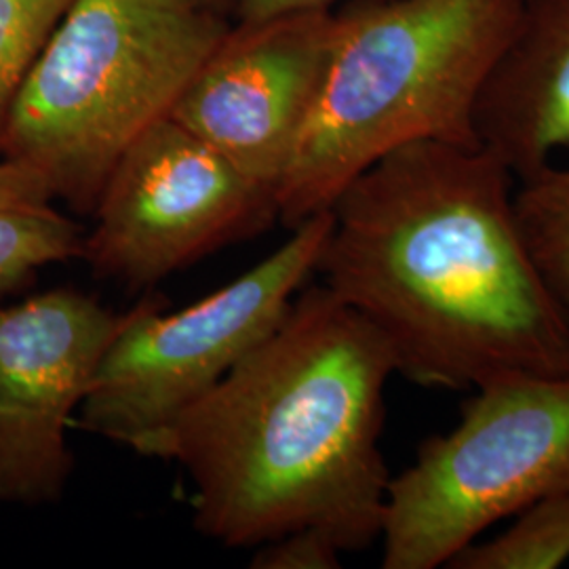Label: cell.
I'll list each match as a JSON object with an SVG mask.
<instances>
[{"mask_svg": "<svg viewBox=\"0 0 569 569\" xmlns=\"http://www.w3.org/2000/svg\"><path fill=\"white\" fill-rule=\"evenodd\" d=\"M515 173L483 146L413 142L331 204L315 272L420 387L569 376V327L515 218Z\"/></svg>", "mask_w": 569, "mask_h": 569, "instance_id": "obj_1", "label": "cell"}, {"mask_svg": "<svg viewBox=\"0 0 569 569\" xmlns=\"http://www.w3.org/2000/svg\"><path fill=\"white\" fill-rule=\"evenodd\" d=\"M392 373L385 338L315 284L216 387L131 449L186 470L194 528L228 549L317 529L342 552L363 550L387 505Z\"/></svg>", "mask_w": 569, "mask_h": 569, "instance_id": "obj_2", "label": "cell"}, {"mask_svg": "<svg viewBox=\"0 0 569 569\" xmlns=\"http://www.w3.org/2000/svg\"><path fill=\"white\" fill-rule=\"evenodd\" d=\"M521 0H359L336 13L319 93L277 188V220L329 211L348 183L413 142L481 146L475 114Z\"/></svg>", "mask_w": 569, "mask_h": 569, "instance_id": "obj_3", "label": "cell"}, {"mask_svg": "<svg viewBox=\"0 0 569 569\" xmlns=\"http://www.w3.org/2000/svg\"><path fill=\"white\" fill-rule=\"evenodd\" d=\"M226 32L201 0H74L21 82L0 157L93 213L122 152L169 117Z\"/></svg>", "mask_w": 569, "mask_h": 569, "instance_id": "obj_4", "label": "cell"}, {"mask_svg": "<svg viewBox=\"0 0 569 569\" xmlns=\"http://www.w3.org/2000/svg\"><path fill=\"white\" fill-rule=\"evenodd\" d=\"M569 491V376L472 388L460 422L390 477L382 568L437 569L486 529Z\"/></svg>", "mask_w": 569, "mask_h": 569, "instance_id": "obj_5", "label": "cell"}, {"mask_svg": "<svg viewBox=\"0 0 569 569\" xmlns=\"http://www.w3.org/2000/svg\"><path fill=\"white\" fill-rule=\"evenodd\" d=\"M331 224V211L308 218L264 262L178 312L143 298L106 350L77 427L133 448L199 401L283 321Z\"/></svg>", "mask_w": 569, "mask_h": 569, "instance_id": "obj_6", "label": "cell"}, {"mask_svg": "<svg viewBox=\"0 0 569 569\" xmlns=\"http://www.w3.org/2000/svg\"><path fill=\"white\" fill-rule=\"evenodd\" d=\"M82 241L91 272L148 287L277 222L274 194L164 117L110 171Z\"/></svg>", "mask_w": 569, "mask_h": 569, "instance_id": "obj_7", "label": "cell"}, {"mask_svg": "<svg viewBox=\"0 0 569 569\" xmlns=\"http://www.w3.org/2000/svg\"><path fill=\"white\" fill-rule=\"evenodd\" d=\"M127 317L70 287L0 306V502L63 493L74 467L66 430Z\"/></svg>", "mask_w": 569, "mask_h": 569, "instance_id": "obj_8", "label": "cell"}, {"mask_svg": "<svg viewBox=\"0 0 569 569\" xmlns=\"http://www.w3.org/2000/svg\"><path fill=\"white\" fill-rule=\"evenodd\" d=\"M333 32L331 9L239 21L169 117L277 194L323 81Z\"/></svg>", "mask_w": 569, "mask_h": 569, "instance_id": "obj_9", "label": "cell"}, {"mask_svg": "<svg viewBox=\"0 0 569 569\" xmlns=\"http://www.w3.org/2000/svg\"><path fill=\"white\" fill-rule=\"evenodd\" d=\"M477 138L517 180L569 146V0H521L481 91Z\"/></svg>", "mask_w": 569, "mask_h": 569, "instance_id": "obj_10", "label": "cell"}, {"mask_svg": "<svg viewBox=\"0 0 569 569\" xmlns=\"http://www.w3.org/2000/svg\"><path fill=\"white\" fill-rule=\"evenodd\" d=\"M56 203L37 176L0 157V302L44 266L81 258L84 232Z\"/></svg>", "mask_w": 569, "mask_h": 569, "instance_id": "obj_11", "label": "cell"}, {"mask_svg": "<svg viewBox=\"0 0 569 569\" xmlns=\"http://www.w3.org/2000/svg\"><path fill=\"white\" fill-rule=\"evenodd\" d=\"M517 182L519 232L569 327V167L545 164Z\"/></svg>", "mask_w": 569, "mask_h": 569, "instance_id": "obj_12", "label": "cell"}, {"mask_svg": "<svg viewBox=\"0 0 569 569\" xmlns=\"http://www.w3.org/2000/svg\"><path fill=\"white\" fill-rule=\"evenodd\" d=\"M505 533L460 550L453 569H557L569 559V491L533 502Z\"/></svg>", "mask_w": 569, "mask_h": 569, "instance_id": "obj_13", "label": "cell"}, {"mask_svg": "<svg viewBox=\"0 0 569 569\" xmlns=\"http://www.w3.org/2000/svg\"><path fill=\"white\" fill-rule=\"evenodd\" d=\"M74 0H0V138L21 82Z\"/></svg>", "mask_w": 569, "mask_h": 569, "instance_id": "obj_14", "label": "cell"}, {"mask_svg": "<svg viewBox=\"0 0 569 569\" xmlns=\"http://www.w3.org/2000/svg\"><path fill=\"white\" fill-rule=\"evenodd\" d=\"M338 549L317 529L289 531L258 547L251 568L262 569H336L340 568Z\"/></svg>", "mask_w": 569, "mask_h": 569, "instance_id": "obj_15", "label": "cell"}, {"mask_svg": "<svg viewBox=\"0 0 569 569\" xmlns=\"http://www.w3.org/2000/svg\"><path fill=\"white\" fill-rule=\"evenodd\" d=\"M239 21H262L287 13L331 9L338 0H230Z\"/></svg>", "mask_w": 569, "mask_h": 569, "instance_id": "obj_16", "label": "cell"}, {"mask_svg": "<svg viewBox=\"0 0 569 569\" xmlns=\"http://www.w3.org/2000/svg\"><path fill=\"white\" fill-rule=\"evenodd\" d=\"M201 2H203V4H209V7H213V9H216V7H218V4H222L224 0H201Z\"/></svg>", "mask_w": 569, "mask_h": 569, "instance_id": "obj_17", "label": "cell"}]
</instances>
